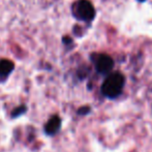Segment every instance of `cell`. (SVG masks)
<instances>
[{
    "label": "cell",
    "instance_id": "cell-1",
    "mask_svg": "<svg viewBox=\"0 0 152 152\" xmlns=\"http://www.w3.org/2000/svg\"><path fill=\"white\" fill-rule=\"evenodd\" d=\"M125 79L120 72H113L104 80L102 86V92L104 96L110 98H116L123 90Z\"/></svg>",
    "mask_w": 152,
    "mask_h": 152
},
{
    "label": "cell",
    "instance_id": "cell-7",
    "mask_svg": "<svg viewBox=\"0 0 152 152\" xmlns=\"http://www.w3.org/2000/svg\"><path fill=\"white\" fill-rule=\"evenodd\" d=\"M139 1H141V2H143V1H145V0H139Z\"/></svg>",
    "mask_w": 152,
    "mask_h": 152
},
{
    "label": "cell",
    "instance_id": "cell-5",
    "mask_svg": "<svg viewBox=\"0 0 152 152\" xmlns=\"http://www.w3.org/2000/svg\"><path fill=\"white\" fill-rule=\"evenodd\" d=\"M14 63L12 61L8 60V59H2L0 60V82H3L4 80H6L8 76L10 75V72L14 70Z\"/></svg>",
    "mask_w": 152,
    "mask_h": 152
},
{
    "label": "cell",
    "instance_id": "cell-3",
    "mask_svg": "<svg viewBox=\"0 0 152 152\" xmlns=\"http://www.w3.org/2000/svg\"><path fill=\"white\" fill-rule=\"evenodd\" d=\"M94 64L95 68L99 74L107 75L112 72L114 67V61L109 55L106 54H98L94 57Z\"/></svg>",
    "mask_w": 152,
    "mask_h": 152
},
{
    "label": "cell",
    "instance_id": "cell-2",
    "mask_svg": "<svg viewBox=\"0 0 152 152\" xmlns=\"http://www.w3.org/2000/svg\"><path fill=\"white\" fill-rule=\"evenodd\" d=\"M74 14L79 20L91 21L95 16V10L89 0H79L75 5Z\"/></svg>",
    "mask_w": 152,
    "mask_h": 152
},
{
    "label": "cell",
    "instance_id": "cell-4",
    "mask_svg": "<svg viewBox=\"0 0 152 152\" xmlns=\"http://www.w3.org/2000/svg\"><path fill=\"white\" fill-rule=\"evenodd\" d=\"M60 126H61L60 117L57 116V115H54V116H52L49 119V121L45 125V132L47 134H49V136H54L55 134H57L59 132Z\"/></svg>",
    "mask_w": 152,
    "mask_h": 152
},
{
    "label": "cell",
    "instance_id": "cell-6",
    "mask_svg": "<svg viewBox=\"0 0 152 152\" xmlns=\"http://www.w3.org/2000/svg\"><path fill=\"white\" fill-rule=\"evenodd\" d=\"M26 110H27L26 107H24V106L19 107V108H17L16 110H14V112H12V117H19V116H21L22 114H24V112Z\"/></svg>",
    "mask_w": 152,
    "mask_h": 152
}]
</instances>
